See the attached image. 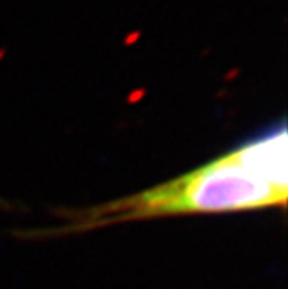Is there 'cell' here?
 Instances as JSON below:
<instances>
[{"label": "cell", "mask_w": 288, "mask_h": 289, "mask_svg": "<svg viewBox=\"0 0 288 289\" xmlns=\"http://www.w3.org/2000/svg\"><path fill=\"white\" fill-rule=\"evenodd\" d=\"M286 123L245 140L181 177L120 199L63 210L64 225L28 230L26 237L84 234L102 227L198 213L285 208L288 197Z\"/></svg>", "instance_id": "6da1fadb"}]
</instances>
